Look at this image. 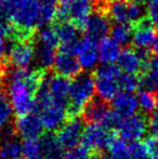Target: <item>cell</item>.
<instances>
[{
  "instance_id": "obj_15",
  "label": "cell",
  "mask_w": 158,
  "mask_h": 159,
  "mask_svg": "<svg viewBox=\"0 0 158 159\" xmlns=\"http://www.w3.org/2000/svg\"><path fill=\"white\" fill-rule=\"evenodd\" d=\"M84 30L86 32L87 37H90L95 41H101L104 38H106L111 30L110 20L107 19L104 12L95 11L86 22Z\"/></svg>"
},
{
  "instance_id": "obj_28",
  "label": "cell",
  "mask_w": 158,
  "mask_h": 159,
  "mask_svg": "<svg viewBox=\"0 0 158 159\" xmlns=\"http://www.w3.org/2000/svg\"><path fill=\"white\" fill-rule=\"evenodd\" d=\"M139 106L144 115H152L157 111L158 96L155 92L148 90H142L138 95Z\"/></svg>"
},
{
  "instance_id": "obj_8",
  "label": "cell",
  "mask_w": 158,
  "mask_h": 159,
  "mask_svg": "<svg viewBox=\"0 0 158 159\" xmlns=\"http://www.w3.org/2000/svg\"><path fill=\"white\" fill-rule=\"evenodd\" d=\"M42 121L43 128L48 132L60 130L67 121V106L55 102H50L36 111Z\"/></svg>"
},
{
  "instance_id": "obj_24",
  "label": "cell",
  "mask_w": 158,
  "mask_h": 159,
  "mask_svg": "<svg viewBox=\"0 0 158 159\" xmlns=\"http://www.w3.org/2000/svg\"><path fill=\"white\" fill-rule=\"evenodd\" d=\"M140 86L143 90L158 92V55L150 59L140 78Z\"/></svg>"
},
{
  "instance_id": "obj_45",
  "label": "cell",
  "mask_w": 158,
  "mask_h": 159,
  "mask_svg": "<svg viewBox=\"0 0 158 159\" xmlns=\"http://www.w3.org/2000/svg\"><path fill=\"white\" fill-rule=\"evenodd\" d=\"M157 111H158V107H157Z\"/></svg>"
},
{
  "instance_id": "obj_12",
  "label": "cell",
  "mask_w": 158,
  "mask_h": 159,
  "mask_svg": "<svg viewBox=\"0 0 158 159\" xmlns=\"http://www.w3.org/2000/svg\"><path fill=\"white\" fill-rule=\"evenodd\" d=\"M76 57L81 69L87 71L94 69L100 61L97 41L87 36L81 38L77 46Z\"/></svg>"
},
{
  "instance_id": "obj_14",
  "label": "cell",
  "mask_w": 158,
  "mask_h": 159,
  "mask_svg": "<svg viewBox=\"0 0 158 159\" xmlns=\"http://www.w3.org/2000/svg\"><path fill=\"white\" fill-rule=\"evenodd\" d=\"M44 84H46L48 92L53 102L67 106L68 98H70V84H72L68 78L60 76L57 74L52 76H46Z\"/></svg>"
},
{
  "instance_id": "obj_40",
  "label": "cell",
  "mask_w": 158,
  "mask_h": 159,
  "mask_svg": "<svg viewBox=\"0 0 158 159\" xmlns=\"http://www.w3.org/2000/svg\"><path fill=\"white\" fill-rule=\"evenodd\" d=\"M2 16H4V7L3 0H0V20H2Z\"/></svg>"
},
{
  "instance_id": "obj_35",
  "label": "cell",
  "mask_w": 158,
  "mask_h": 159,
  "mask_svg": "<svg viewBox=\"0 0 158 159\" xmlns=\"http://www.w3.org/2000/svg\"><path fill=\"white\" fill-rule=\"evenodd\" d=\"M91 156L92 154L90 149L80 144L75 148L67 151V153L64 156V159H90Z\"/></svg>"
},
{
  "instance_id": "obj_34",
  "label": "cell",
  "mask_w": 158,
  "mask_h": 159,
  "mask_svg": "<svg viewBox=\"0 0 158 159\" xmlns=\"http://www.w3.org/2000/svg\"><path fill=\"white\" fill-rule=\"evenodd\" d=\"M130 149H131V159H153L151 153L146 148L144 142L133 143V144L130 145Z\"/></svg>"
},
{
  "instance_id": "obj_27",
  "label": "cell",
  "mask_w": 158,
  "mask_h": 159,
  "mask_svg": "<svg viewBox=\"0 0 158 159\" xmlns=\"http://www.w3.org/2000/svg\"><path fill=\"white\" fill-rule=\"evenodd\" d=\"M56 55L55 48L41 43H37V46L35 47V62L38 65L40 70H44L54 66Z\"/></svg>"
},
{
  "instance_id": "obj_33",
  "label": "cell",
  "mask_w": 158,
  "mask_h": 159,
  "mask_svg": "<svg viewBox=\"0 0 158 159\" xmlns=\"http://www.w3.org/2000/svg\"><path fill=\"white\" fill-rule=\"evenodd\" d=\"M120 86H121L122 92L133 93L140 87V78H138L135 75L122 73L120 78Z\"/></svg>"
},
{
  "instance_id": "obj_29",
  "label": "cell",
  "mask_w": 158,
  "mask_h": 159,
  "mask_svg": "<svg viewBox=\"0 0 158 159\" xmlns=\"http://www.w3.org/2000/svg\"><path fill=\"white\" fill-rule=\"evenodd\" d=\"M112 39H114L119 46H127L132 41L133 28L127 24H115L111 30Z\"/></svg>"
},
{
  "instance_id": "obj_10",
  "label": "cell",
  "mask_w": 158,
  "mask_h": 159,
  "mask_svg": "<svg viewBox=\"0 0 158 159\" xmlns=\"http://www.w3.org/2000/svg\"><path fill=\"white\" fill-rule=\"evenodd\" d=\"M148 61H150V57H148L147 50L124 49L120 53L117 63L122 73L135 75L137 73L141 71V69H144Z\"/></svg>"
},
{
  "instance_id": "obj_43",
  "label": "cell",
  "mask_w": 158,
  "mask_h": 159,
  "mask_svg": "<svg viewBox=\"0 0 158 159\" xmlns=\"http://www.w3.org/2000/svg\"><path fill=\"white\" fill-rule=\"evenodd\" d=\"M74 0H61V2H73Z\"/></svg>"
},
{
  "instance_id": "obj_30",
  "label": "cell",
  "mask_w": 158,
  "mask_h": 159,
  "mask_svg": "<svg viewBox=\"0 0 158 159\" xmlns=\"http://www.w3.org/2000/svg\"><path fill=\"white\" fill-rule=\"evenodd\" d=\"M108 152L110 154L107 159H131L130 146L120 138L115 139L108 148Z\"/></svg>"
},
{
  "instance_id": "obj_37",
  "label": "cell",
  "mask_w": 158,
  "mask_h": 159,
  "mask_svg": "<svg viewBox=\"0 0 158 159\" xmlns=\"http://www.w3.org/2000/svg\"><path fill=\"white\" fill-rule=\"evenodd\" d=\"M11 46L9 43V41L7 39H0V63L2 60H4V57L8 55L10 52Z\"/></svg>"
},
{
  "instance_id": "obj_16",
  "label": "cell",
  "mask_w": 158,
  "mask_h": 159,
  "mask_svg": "<svg viewBox=\"0 0 158 159\" xmlns=\"http://www.w3.org/2000/svg\"><path fill=\"white\" fill-rule=\"evenodd\" d=\"M55 30H56L60 42H61L60 50L74 53L76 55L77 46H78L80 41L79 27H77L74 23H70L67 21L60 22L55 26Z\"/></svg>"
},
{
  "instance_id": "obj_11",
  "label": "cell",
  "mask_w": 158,
  "mask_h": 159,
  "mask_svg": "<svg viewBox=\"0 0 158 159\" xmlns=\"http://www.w3.org/2000/svg\"><path fill=\"white\" fill-rule=\"evenodd\" d=\"M14 129L17 136L24 140H38L43 134V125L37 113L17 117L14 121Z\"/></svg>"
},
{
  "instance_id": "obj_21",
  "label": "cell",
  "mask_w": 158,
  "mask_h": 159,
  "mask_svg": "<svg viewBox=\"0 0 158 159\" xmlns=\"http://www.w3.org/2000/svg\"><path fill=\"white\" fill-rule=\"evenodd\" d=\"M156 37L157 34L155 32V27L150 21L143 20L133 27L132 42L140 50H147L150 47H153Z\"/></svg>"
},
{
  "instance_id": "obj_26",
  "label": "cell",
  "mask_w": 158,
  "mask_h": 159,
  "mask_svg": "<svg viewBox=\"0 0 158 159\" xmlns=\"http://www.w3.org/2000/svg\"><path fill=\"white\" fill-rule=\"evenodd\" d=\"M13 109L9 100L8 93L0 88V138L13 126Z\"/></svg>"
},
{
  "instance_id": "obj_9",
  "label": "cell",
  "mask_w": 158,
  "mask_h": 159,
  "mask_svg": "<svg viewBox=\"0 0 158 159\" xmlns=\"http://www.w3.org/2000/svg\"><path fill=\"white\" fill-rule=\"evenodd\" d=\"M84 129L86 128L82 118H68L56 134L63 148L70 151L78 146L81 143Z\"/></svg>"
},
{
  "instance_id": "obj_13",
  "label": "cell",
  "mask_w": 158,
  "mask_h": 159,
  "mask_svg": "<svg viewBox=\"0 0 158 159\" xmlns=\"http://www.w3.org/2000/svg\"><path fill=\"white\" fill-rule=\"evenodd\" d=\"M9 60L14 68L29 69L35 61V47L30 40L17 41L11 47Z\"/></svg>"
},
{
  "instance_id": "obj_42",
  "label": "cell",
  "mask_w": 158,
  "mask_h": 159,
  "mask_svg": "<svg viewBox=\"0 0 158 159\" xmlns=\"http://www.w3.org/2000/svg\"><path fill=\"white\" fill-rule=\"evenodd\" d=\"M130 1H135V2H139V3H143V2H148L150 3L152 0H130Z\"/></svg>"
},
{
  "instance_id": "obj_39",
  "label": "cell",
  "mask_w": 158,
  "mask_h": 159,
  "mask_svg": "<svg viewBox=\"0 0 158 159\" xmlns=\"http://www.w3.org/2000/svg\"><path fill=\"white\" fill-rule=\"evenodd\" d=\"M93 1L97 2V4L99 6V9H97V11H101V12H104L103 8H105L104 6H106V1H105V0H93Z\"/></svg>"
},
{
  "instance_id": "obj_2",
  "label": "cell",
  "mask_w": 158,
  "mask_h": 159,
  "mask_svg": "<svg viewBox=\"0 0 158 159\" xmlns=\"http://www.w3.org/2000/svg\"><path fill=\"white\" fill-rule=\"evenodd\" d=\"M3 7L4 16L14 30L32 35L35 28H40V0H3Z\"/></svg>"
},
{
  "instance_id": "obj_7",
  "label": "cell",
  "mask_w": 158,
  "mask_h": 159,
  "mask_svg": "<svg viewBox=\"0 0 158 159\" xmlns=\"http://www.w3.org/2000/svg\"><path fill=\"white\" fill-rule=\"evenodd\" d=\"M150 129V119H147L146 115L142 114L132 116L130 118L121 120L118 129L119 138L124 142L138 143L146 135L147 130Z\"/></svg>"
},
{
  "instance_id": "obj_20",
  "label": "cell",
  "mask_w": 158,
  "mask_h": 159,
  "mask_svg": "<svg viewBox=\"0 0 158 159\" xmlns=\"http://www.w3.org/2000/svg\"><path fill=\"white\" fill-rule=\"evenodd\" d=\"M112 111V108L107 102L101 98H93L82 111V119L89 125H103L107 116Z\"/></svg>"
},
{
  "instance_id": "obj_41",
  "label": "cell",
  "mask_w": 158,
  "mask_h": 159,
  "mask_svg": "<svg viewBox=\"0 0 158 159\" xmlns=\"http://www.w3.org/2000/svg\"><path fill=\"white\" fill-rule=\"evenodd\" d=\"M153 50H154V52H156L158 54V34H157V37H156V40H155L154 44H153Z\"/></svg>"
},
{
  "instance_id": "obj_18",
  "label": "cell",
  "mask_w": 158,
  "mask_h": 159,
  "mask_svg": "<svg viewBox=\"0 0 158 159\" xmlns=\"http://www.w3.org/2000/svg\"><path fill=\"white\" fill-rule=\"evenodd\" d=\"M54 69L57 75L65 78H76L80 75L81 67L74 53L60 50L54 62Z\"/></svg>"
},
{
  "instance_id": "obj_44",
  "label": "cell",
  "mask_w": 158,
  "mask_h": 159,
  "mask_svg": "<svg viewBox=\"0 0 158 159\" xmlns=\"http://www.w3.org/2000/svg\"><path fill=\"white\" fill-rule=\"evenodd\" d=\"M153 159H158V158H153Z\"/></svg>"
},
{
  "instance_id": "obj_46",
  "label": "cell",
  "mask_w": 158,
  "mask_h": 159,
  "mask_svg": "<svg viewBox=\"0 0 158 159\" xmlns=\"http://www.w3.org/2000/svg\"><path fill=\"white\" fill-rule=\"evenodd\" d=\"M106 159H107V158H106Z\"/></svg>"
},
{
  "instance_id": "obj_19",
  "label": "cell",
  "mask_w": 158,
  "mask_h": 159,
  "mask_svg": "<svg viewBox=\"0 0 158 159\" xmlns=\"http://www.w3.org/2000/svg\"><path fill=\"white\" fill-rule=\"evenodd\" d=\"M139 100L134 93L121 92L112 101V109L122 120L137 115Z\"/></svg>"
},
{
  "instance_id": "obj_6",
  "label": "cell",
  "mask_w": 158,
  "mask_h": 159,
  "mask_svg": "<svg viewBox=\"0 0 158 159\" xmlns=\"http://www.w3.org/2000/svg\"><path fill=\"white\" fill-rule=\"evenodd\" d=\"M115 139L114 131L103 125H88L84 131L81 145L90 151L103 152L110 148Z\"/></svg>"
},
{
  "instance_id": "obj_4",
  "label": "cell",
  "mask_w": 158,
  "mask_h": 159,
  "mask_svg": "<svg viewBox=\"0 0 158 159\" xmlns=\"http://www.w3.org/2000/svg\"><path fill=\"white\" fill-rule=\"evenodd\" d=\"M122 71L115 65H103L95 71L94 82L95 92L99 98L110 102L122 92L120 86V78Z\"/></svg>"
},
{
  "instance_id": "obj_32",
  "label": "cell",
  "mask_w": 158,
  "mask_h": 159,
  "mask_svg": "<svg viewBox=\"0 0 158 159\" xmlns=\"http://www.w3.org/2000/svg\"><path fill=\"white\" fill-rule=\"evenodd\" d=\"M42 155L40 140H24L23 156L25 159H36Z\"/></svg>"
},
{
  "instance_id": "obj_17",
  "label": "cell",
  "mask_w": 158,
  "mask_h": 159,
  "mask_svg": "<svg viewBox=\"0 0 158 159\" xmlns=\"http://www.w3.org/2000/svg\"><path fill=\"white\" fill-rule=\"evenodd\" d=\"M23 143L19 140L14 126L0 138V159H22Z\"/></svg>"
},
{
  "instance_id": "obj_31",
  "label": "cell",
  "mask_w": 158,
  "mask_h": 159,
  "mask_svg": "<svg viewBox=\"0 0 158 159\" xmlns=\"http://www.w3.org/2000/svg\"><path fill=\"white\" fill-rule=\"evenodd\" d=\"M37 41L38 43L46 44V46L56 48L57 44L60 43L59 37L55 27L52 26H46V27L40 28L38 35H37Z\"/></svg>"
},
{
  "instance_id": "obj_25",
  "label": "cell",
  "mask_w": 158,
  "mask_h": 159,
  "mask_svg": "<svg viewBox=\"0 0 158 159\" xmlns=\"http://www.w3.org/2000/svg\"><path fill=\"white\" fill-rule=\"evenodd\" d=\"M121 53L120 46L112 38H104L99 43V57L103 65H113Z\"/></svg>"
},
{
  "instance_id": "obj_38",
  "label": "cell",
  "mask_w": 158,
  "mask_h": 159,
  "mask_svg": "<svg viewBox=\"0 0 158 159\" xmlns=\"http://www.w3.org/2000/svg\"><path fill=\"white\" fill-rule=\"evenodd\" d=\"M11 30H12V26L0 20V39H6L7 37H10Z\"/></svg>"
},
{
  "instance_id": "obj_1",
  "label": "cell",
  "mask_w": 158,
  "mask_h": 159,
  "mask_svg": "<svg viewBox=\"0 0 158 159\" xmlns=\"http://www.w3.org/2000/svg\"><path fill=\"white\" fill-rule=\"evenodd\" d=\"M46 74L40 69L14 68L8 74V96L17 117L35 113L36 94Z\"/></svg>"
},
{
  "instance_id": "obj_5",
  "label": "cell",
  "mask_w": 158,
  "mask_h": 159,
  "mask_svg": "<svg viewBox=\"0 0 158 159\" xmlns=\"http://www.w3.org/2000/svg\"><path fill=\"white\" fill-rule=\"evenodd\" d=\"M108 13L116 24H138L145 16L146 10L142 3L130 0H113L108 4Z\"/></svg>"
},
{
  "instance_id": "obj_36",
  "label": "cell",
  "mask_w": 158,
  "mask_h": 159,
  "mask_svg": "<svg viewBox=\"0 0 158 159\" xmlns=\"http://www.w3.org/2000/svg\"><path fill=\"white\" fill-rule=\"evenodd\" d=\"M146 13L148 21L154 25V27H158V0H152L148 3Z\"/></svg>"
},
{
  "instance_id": "obj_23",
  "label": "cell",
  "mask_w": 158,
  "mask_h": 159,
  "mask_svg": "<svg viewBox=\"0 0 158 159\" xmlns=\"http://www.w3.org/2000/svg\"><path fill=\"white\" fill-rule=\"evenodd\" d=\"M40 140L41 145L42 156L46 159H64L65 153L63 146L60 143L57 135H55L53 132H48L43 134Z\"/></svg>"
},
{
  "instance_id": "obj_22",
  "label": "cell",
  "mask_w": 158,
  "mask_h": 159,
  "mask_svg": "<svg viewBox=\"0 0 158 159\" xmlns=\"http://www.w3.org/2000/svg\"><path fill=\"white\" fill-rule=\"evenodd\" d=\"M92 4L90 0H74L68 4V20H72L77 27L84 28L90 17Z\"/></svg>"
},
{
  "instance_id": "obj_3",
  "label": "cell",
  "mask_w": 158,
  "mask_h": 159,
  "mask_svg": "<svg viewBox=\"0 0 158 159\" xmlns=\"http://www.w3.org/2000/svg\"><path fill=\"white\" fill-rule=\"evenodd\" d=\"M95 92L94 78L88 73L80 74L70 84V98L67 105L68 118L79 117L84 107L93 100Z\"/></svg>"
}]
</instances>
